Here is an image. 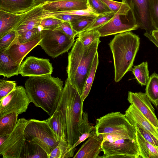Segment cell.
<instances>
[{
	"label": "cell",
	"instance_id": "obj_2",
	"mask_svg": "<svg viewBox=\"0 0 158 158\" xmlns=\"http://www.w3.org/2000/svg\"><path fill=\"white\" fill-rule=\"evenodd\" d=\"M51 75L30 77L25 83L31 102L42 108L50 116L56 110L63 85L60 78Z\"/></svg>",
	"mask_w": 158,
	"mask_h": 158
},
{
	"label": "cell",
	"instance_id": "obj_39",
	"mask_svg": "<svg viewBox=\"0 0 158 158\" xmlns=\"http://www.w3.org/2000/svg\"><path fill=\"white\" fill-rule=\"evenodd\" d=\"M16 86L15 81L0 80V100L13 91Z\"/></svg>",
	"mask_w": 158,
	"mask_h": 158
},
{
	"label": "cell",
	"instance_id": "obj_43",
	"mask_svg": "<svg viewBox=\"0 0 158 158\" xmlns=\"http://www.w3.org/2000/svg\"><path fill=\"white\" fill-rule=\"evenodd\" d=\"M95 17L88 18L71 23L72 28L77 34L83 31L92 22Z\"/></svg>",
	"mask_w": 158,
	"mask_h": 158
},
{
	"label": "cell",
	"instance_id": "obj_18",
	"mask_svg": "<svg viewBox=\"0 0 158 158\" xmlns=\"http://www.w3.org/2000/svg\"><path fill=\"white\" fill-rule=\"evenodd\" d=\"M44 10L71 11L85 10L89 8L87 0H60L42 3Z\"/></svg>",
	"mask_w": 158,
	"mask_h": 158
},
{
	"label": "cell",
	"instance_id": "obj_50",
	"mask_svg": "<svg viewBox=\"0 0 158 158\" xmlns=\"http://www.w3.org/2000/svg\"><path fill=\"white\" fill-rule=\"evenodd\" d=\"M60 0H35V2L36 5L40 4V3H43L45 2H51L54 1H58Z\"/></svg>",
	"mask_w": 158,
	"mask_h": 158
},
{
	"label": "cell",
	"instance_id": "obj_52",
	"mask_svg": "<svg viewBox=\"0 0 158 158\" xmlns=\"http://www.w3.org/2000/svg\"><path fill=\"white\" fill-rule=\"evenodd\" d=\"M157 105H158V103H157Z\"/></svg>",
	"mask_w": 158,
	"mask_h": 158
},
{
	"label": "cell",
	"instance_id": "obj_41",
	"mask_svg": "<svg viewBox=\"0 0 158 158\" xmlns=\"http://www.w3.org/2000/svg\"><path fill=\"white\" fill-rule=\"evenodd\" d=\"M63 21L52 17L46 18L42 19L40 26L43 30H54Z\"/></svg>",
	"mask_w": 158,
	"mask_h": 158
},
{
	"label": "cell",
	"instance_id": "obj_7",
	"mask_svg": "<svg viewBox=\"0 0 158 158\" xmlns=\"http://www.w3.org/2000/svg\"><path fill=\"white\" fill-rule=\"evenodd\" d=\"M39 45L48 56L53 58L66 52L73 46L74 40L56 30H44Z\"/></svg>",
	"mask_w": 158,
	"mask_h": 158
},
{
	"label": "cell",
	"instance_id": "obj_10",
	"mask_svg": "<svg viewBox=\"0 0 158 158\" xmlns=\"http://www.w3.org/2000/svg\"><path fill=\"white\" fill-rule=\"evenodd\" d=\"M31 102L25 89L21 85L16 86L8 95L0 100V118L9 113L25 112Z\"/></svg>",
	"mask_w": 158,
	"mask_h": 158
},
{
	"label": "cell",
	"instance_id": "obj_25",
	"mask_svg": "<svg viewBox=\"0 0 158 158\" xmlns=\"http://www.w3.org/2000/svg\"><path fill=\"white\" fill-rule=\"evenodd\" d=\"M18 115L15 112L0 118V136L9 135L13 131L17 124Z\"/></svg>",
	"mask_w": 158,
	"mask_h": 158
},
{
	"label": "cell",
	"instance_id": "obj_13",
	"mask_svg": "<svg viewBox=\"0 0 158 158\" xmlns=\"http://www.w3.org/2000/svg\"><path fill=\"white\" fill-rule=\"evenodd\" d=\"M132 10L136 23L139 28L151 32L155 30L149 13L150 0H121Z\"/></svg>",
	"mask_w": 158,
	"mask_h": 158
},
{
	"label": "cell",
	"instance_id": "obj_49",
	"mask_svg": "<svg viewBox=\"0 0 158 158\" xmlns=\"http://www.w3.org/2000/svg\"><path fill=\"white\" fill-rule=\"evenodd\" d=\"M151 34L154 39L158 43V30H153L151 31Z\"/></svg>",
	"mask_w": 158,
	"mask_h": 158
},
{
	"label": "cell",
	"instance_id": "obj_3",
	"mask_svg": "<svg viewBox=\"0 0 158 158\" xmlns=\"http://www.w3.org/2000/svg\"><path fill=\"white\" fill-rule=\"evenodd\" d=\"M100 42V39H97L85 47L77 38L69 53L68 78L81 96Z\"/></svg>",
	"mask_w": 158,
	"mask_h": 158
},
{
	"label": "cell",
	"instance_id": "obj_26",
	"mask_svg": "<svg viewBox=\"0 0 158 158\" xmlns=\"http://www.w3.org/2000/svg\"><path fill=\"white\" fill-rule=\"evenodd\" d=\"M145 94L156 107L158 106V74L155 73L149 77L146 85Z\"/></svg>",
	"mask_w": 158,
	"mask_h": 158
},
{
	"label": "cell",
	"instance_id": "obj_32",
	"mask_svg": "<svg viewBox=\"0 0 158 158\" xmlns=\"http://www.w3.org/2000/svg\"><path fill=\"white\" fill-rule=\"evenodd\" d=\"M19 34L15 30L9 32L0 38V52L10 48L18 39Z\"/></svg>",
	"mask_w": 158,
	"mask_h": 158
},
{
	"label": "cell",
	"instance_id": "obj_15",
	"mask_svg": "<svg viewBox=\"0 0 158 158\" xmlns=\"http://www.w3.org/2000/svg\"><path fill=\"white\" fill-rule=\"evenodd\" d=\"M42 5H37L24 13L14 29L19 34L40 27L43 10Z\"/></svg>",
	"mask_w": 158,
	"mask_h": 158
},
{
	"label": "cell",
	"instance_id": "obj_45",
	"mask_svg": "<svg viewBox=\"0 0 158 158\" xmlns=\"http://www.w3.org/2000/svg\"><path fill=\"white\" fill-rule=\"evenodd\" d=\"M98 136L102 139V143L105 142H113L117 140L123 139H131L129 137L125 135L115 133L106 134L101 135Z\"/></svg>",
	"mask_w": 158,
	"mask_h": 158
},
{
	"label": "cell",
	"instance_id": "obj_19",
	"mask_svg": "<svg viewBox=\"0 0 158 158\" xmlns=\"http://www.w3.org/2000/svg\"><path fill=\"white\" fill-rule=\"evenodd\" d=\"M124 115L129 122L138 123L158 139V129L155 127L135 106L131 104L125 111Z\"/></svg>",
	"mask_w": 158,
	"mask_h": 158
},
{
	"label": "cell",
	"instance_id": "obj_8",
	"mask_svg": "<svg viewBox=\"0 0 158 158\" xmlns=\"http://www.w3.org/2000/svg\"><path fill=\"white\" fill-rule=\"evenodd\" d=\"M101 158H139V151L136 139H121L113 142L102 143Z\"/></svg>",
	"mask_w": 158,
	"mask_h": 158
},
{
	"label": "cell",
	"instance_id": "obj_4",
	"mask_svg": "<svg viewBox=\"0 0 158 158\" xmlns=\"http://www.w3.org/2000/svg\"><path fill=\"white\" fill-rule=\"evenodd\" d=\"M139 44V36L131 31L117 34L110 41L109 45L113 58L116 82L131 70Z\"/></svg>",
	"mask_w": 158,
	"mask_h": 158
},
{
	"label": "cell",
	"instance_id": "obj_23",
	"mask_svg": "<svg viewBox=\"0 0 158 158\" xmlns=\"http://www.w3.org/2000/svg\"><path fill=\"white\" fill-rule=\"evenodd\" d=\"M136 136L139 149V158H158L157 147L145 139L137 130Z\"/></svg>",
	"mask_w": 158,
	"mask_h": 158
},
{
	"label": "cell",
	"instance_id": "obj_42",
	"mask_svg": "<svg viewBox=\"0 0 158 158\" xmlns=\"http://www.w3.org/2000/svg\"><path fill=\"white\" fill-rule=\"evenodd\" d=\"M54 30L59 31L73 40H74L77 35L73 29L71 23L67 21H63Z\"/></svg>",
	"mask_w": 158,
	"mask_h": 158
},
{
	"label": "cell",
	"instance_id": "obj_44",
	"mask_svg": "<svg viewBox=\"0 0 158 158\" xmlns=\"http://www.w3.org/2000/svg\"><path fill=\"white\" fill-rule=\"evenodd\" d=\"M51 17L57 18L64 21L69 22L71 23H72L81 19L91 17L83 16L69 14L60 15L52 16Z\"/></svg>",
	"mask_w": 158,
	"mask_h": 158
},
{
	"label": "cell",
	"instance_id": "obj_48",
	"mask_svg": "<svg viewBox=\"0 0 158 158\" xmlns=\"http://www.w3.org/2000/svg\"><path fill=\"white\" fill-rule=\"evenodd\" d=\"M144 35L148 38L158 48V43L152 36L150 32H146Z\"/></svg>",
	"mask_w": 158,
	"mask_h": 158
},
{
	"label": "cell",
	"instance_id": "obj_22",
	"mask_svg": "<svg viewBox=\"0 0 158 158\" xmlns=\"http://www.w3.org/2000/svg\"><path fill=\"white\" fill-rule=\"evenodd\" d=\"M20 64L16 63L5 52H0V75L7 78L18 75Z\"/></svg>",
	"mask_w": 158,
	"mask_h": 158
},
{
	"label": "cell",
	"instance_id": "obj_14",
	"mask_svg": "<svg viewBox=\"0 0 158 158\" xmlns=\"http://www.w3.org/2000/svg\"><path fill=\"white\" fill-rule=\"evenodd\" d=\"M127 100L131 104L135 106L152 125L158 129V119L156 116L155 109L145 93L129 91Z\"/></svg>",
	"mask_w": 158,
	"mask_h": 158
},
{
	"label": "cell",
	"instance_id": "obj_37",
	"mask_svg": "<svg viewBox=\"0 0 158 158\" xmlns=\"http://www.w3.org/2000/svg\"><path fill=\"white\" fill-rule=\"evenodd\" d=\"M43 30L40 26L19 34L18 40L21 43L31 41L40 36Z\"/></svg>",
	"mask_w": 158,
	"mask_h": 158
},
{
	"label": "cell",
	"instance_id": "obj_11",
	"mask_svg": "<svg viewBox=\"0 0 158 158\" xmlns=\"http://www.w3.org/2000/svg\"><path fill=\"white\" fill-rule=\"evenodd\" d=\"M139 28L133 11L131 9L125 14L115 13L114 17L108 22L95 29L97 30L101 37L131 31Z\"/></svg>",
	"mask_w": 158,
	"mask_h": 158
},
{
	"label": "cell",
	"instance_id": "obj_12",
	"mask_svg": "<svg viewBox=\"0 0 158 158\" xmlns=\"http://www.w3.org/2000/svg\"><path fill=\"white\" fill-rule=\"evenodd\" d=\"M53 69L49 59L30 56L21 64L19 73L23 77L43 76L51 74Z\"/></svg>",
	"mask_w": 158,
	"mask_h": 158
},
{
	"label": "cell",
	"instance_id": "obj_24",
	"mask_svg": "<svg viewBox=\"0 0 158 158\" xmlns=\"http://www.w3.org/2000/svg\"><path fill=\"white\" fill-rule=\"evenodd\" d=\"M48 158L46 152L39 145L25 140L19 158Z\"/></svg>",
	"mask_w": 158,
	"mask_h": 158
},
{
	"label": "cell",
	"instance_id": "obj_17",
	"mask_svg": "<svg viewBox=\"0 0 158 158\" xmlns=\"http://www.w3.org/2000/svg\"><path fill=\"white\" fill-rule=\"evenodd\" d=\"M102 139L96 132L88 138L82 145L74 158H100L99 154L102 151Z\"/></svg>",
	"mask_w": 158,
	"mask_h": 158
},
{
	"label": "cell",
	"instance_id": "obj_28",
	"mask_svg": "<svg viewBox=\"0 0 158 158\" xmlns=\"http://www.w3.org/2000/svg\"><path fill=\"white\" fill-rule=\"evenodd\" d=\"M131 71L140 84L142 86L146 85L150 77L147 62H142L139 64L134 66Z\"/></svg>",
	"mask_w": 158,
	"mask_h": 158
},
{
	"label": "cell",
	"instance_id": "obj_20",
	"mask_svg": "<svg viewBox=\"0 0 158 158\" xmlns=\"http://www.w3.org/2000/svg\"><path fill=\"white\" fill-rule=\"evenodd\" d=\"M35 0H0V9L15 14H23L36 5Z\"/></svg>",
	"mask_w": 158,
	"mask_h": 158
},
{
	"label": "cell",
	"instance_id": "obj_16",
	"mask_svg": "<svg viewBox=\"0 0 158 158\" xmlns=\"http://www.w3.org/2000/svg\"><path fill=\"white\" fill-rule=\"evenodd\" d=\"M44 35L43 30L40 36L31 41L21 43L19 42L18 39L10 48L4 52L16 63L21 65L26 56L35 47L39 45Z\"/></svg>",
	"mask_w": 158,
	"mask_h": 158
},
{
	"label": "cell",
	"instance_id": "obj_31",
	"mask_svg": "<svg viewBox=\"0 0 158 158\" xmlns=\"http://www.w3.org/2000/svg\"><path fill=\"white\" fill-rule=\"evenodd\" d=\"M69 14L73 15L83 16L89 17H95L97 15L93 13L89 8L85 10H74L71 11H51L43 10L40 19L51 17L60 15Z\"/></svg>",
	"mask_w": 158,
	"mask_h": 158
},
{
	"label": "cell",
	"instance_id": "obj_27",
	"mask_svg": "<svg viewBox=\"0 0 158 158\" xmlns=\"http://www.w3.org/2000/svg\"><path fill=\"white\" fill-rule=\"evenodd\" d=\"M46 120L59 142L61 139H66L64 127L57 110H56L53 115Z\"/></svg>",
	"mask_w": 158,
	"mask_h": 158
},
{
	"label": "cell",
	"instance_id": "obj_33",
	"mask_svg": "<svg viewBox=\"0 0 158 158\" xmlns=\"http://www.w3.org/2000/svg\"><path fill=\"white\" fill-rule=\"evenodd\" d=\"M83 45L87 46L91 44L94 41L100 39L101 35L98 31L96 29L81 32L77 35Z\"/></svg>",
	"mask_w": 158,
	"mask_h": 158
},
{
	"label": "cell",
	"instance_id": "obj_6",
	"mask_svg": "<svg viewBox=\"0 0 158 158\" xmlns=\"http://www.w3.org/2000/svg\"><path fill=\"white\" fill-rule=\"evenodd\" d=\"M95 128L98 136L115 133L125 135L131 139H136L135 128L120 112L109 113L97 119Z\"/></svg>",
	"mask_w": 158,
	"mask_h": 158
},
{
	"label": "cell",
	"instance_id": "obj_1",
	"mask_svg": "<svg viewBox=\"0 0 158 158\" xmlns=\"http://www.w3.org/2000/svg\"><path fill=\"white\" fill-rule=\"evenodd\" d=\"M83 103L81 96L67 78L56 110L59 113L70 149L82 134Z\"/></svg>",
	"mask_w": 158,
	"mask_h": 158
},
{
	"label": "cell",
	"instance_id": "obj_47",
	"mask_svg": "<svg viewBox=\"0 0 158 158\" xmlns=\"http://www.w3.org/2000/svg\"><path fill=\"white\" fill-rule=\"evenodd\" d=\"M96 133L95 128L90 132H85L79 137L78 140L73 145L70 149V150L72 153L74 155V152L76 150L75 147L78 145L80 143L85 140L86 139L89 137L92 134Z\"/></svg>",
	"mask_w": 158,
	"mask_h": 158
},
{
	"label": "cell",
	"instance_id": "obj_9",
	"mask_svg": "<svg viewBox=\"0 0 158 158\" xmlns=\"http://www.w3.org/2000/svg\"><path fill=\"white\" fill-rule=\"evenodd\" d=\"M28 122L24 118L18 120L14 130L0 145V154L3 158H19L25 141L24 131Z\"/></svg>",
	"mask_w": 158,
	"mask_h": 158
},
{
	"label": "cell",
	"instance_id": "obj_30",
	"mask_svg": "<svg viewBox=\"0 0 158 158\" xmlns=\"http://www.w3.org/2000/svg\"><path fill=\"white\" fill-rule=\"evenodd\" d=\"M98 63V52H97L95 54L90 69L87 76L84 91L81 96L82 101L83 102L85 99L88 96L91 90Z\"/></svg>",
	"mask_w": 158,
	"mask_h": 158
},
{
	"label": "cell",
	"instance_id": "obj_34",
	"mask_svg": "<svg viewBox=\"0 0 158 158\" xmlns=\"http://www.w3.org/2000/svg\"><path fill=\"white\" fill-rule=\"evenodd\" d=\"M115 14L114 12H111L98 15L95 17L92 22L83 31L95 29L102 26L111 19Z\"/></svg>",
	"mask_w": 158,
	"mask_h": 158
},
{
	"label": "cell",
	"instance_id": "obj_46",
	"mask_svg": "<svg viewBox=\"0 0 158 158\" xmlns=\"http://www.w3.org/2000/svg\"><path fill=\"white\" fill-rule=\"evenodd\" d=\"M83 122L82 123V134L85 132L90 133L95 128L90 125L89 122L88 114L85 112H83L82 114Z\"/></svg>",
	"mask_w": 158,
	"mask_h": 158
},
{
	"label": "cell",
	"instance_id": "obj_38",
	"mask_svg": "<svg viewBox=\"0 0 158 158\" xmlns=\"http://www.w3.org/2000/svg\"><path fill=\"white\" fill-rule=\"evenodd\" d=\"M130 123L145 139L154 146H157L158 139L152 134L138 123L134 122Z\"/></svg>",
	"mask_w": 158,
	"mask_h": 158
},
{
	"label": "cell",
	"instance_id": "obj_51",
	"mask_svg": "<svg viewBox=\"0 0 158 158\" xmlns=\"http://www.w3.org/2000/svg\"><path fill=\"white\" fill-rule=\"evenodd\" d=\"M157 149H158V145L157 146Z\"/></svg>",
	"mask_w": 158,
	"mask_h": 158
},
{
	"label": "cell",
	"instance_id": "obj_40",
	"mask_svg": "<svg viewBox=\"0 0 158 158\" xmlns=\"http://www.w3.org/2000/svg\"><path fill=\"white\" fill-rule=\"evenodd\" d=\"M149 13L153 27L158 30V0H150Z\"/></svg>",
	"mask_w": 158,
	"mask_h": 158
},
{
	"label": "cell",
	"instance_id": "obj_5",
	"mask_svg": "<svg viewBox=\"0 0 158 158\" xmlns=\"http://www.w3.org/2000/svg\"><path fill=\"white\" fill-rule=\"evenodd\" d=\"M24 134L25 140L40 145L48 155L59 144L56 135L46 120L30 119L25 128Z\"/></svg>",
	"mask_w": 158,
	"mask_h": 158
},
{
	"label": "cell",
	"instance_id": "obj_21",
	"mask_svg": "<svg viewBox=\"0 0 158 158\" xmlns=\"http://www.w3.org/2000/svg\"><path fill=\"white\" fill-rule=\"evenodd\" d=\"M23 14H14L0 9V38L14 30Z\"/></svg>",
	"mask_w": 158,
	"mask_h": 158
},
{
	"label": "cell",
	"instance_id": "obj_36",
	"mask_svg": "<svg viewBox=\"0 0 158 158\" xmlns=\"http://www.w3.org/2000/svg\"><path fill=\"white\" fill-rule=\"evenodd\" d=\"M89 8L97 15L112 11L102 0H87Z\"/></svg>",
	"mask_w": 158,
	"mask_h": 158
},
{
	"label": "cell",
	"instance_id": "obj_29",
	"mask_svg": "<svg viewBox=\"0 0 158 158\" xmlns=\"http://www.w3.org/2000/svg\"><path fill=\"white\" fill-rule=\"evenodd\" d=\"M66 139L60 140L58 145L48 155V158H68L73 157Z\"/></svg>",
	"mask_w": 158,
	"mask_h": 158
},
{
	"label": "cell",
	"instance_id": "obj_35",
	"mask_svg": "<svg viewBox=\"0 0 158 158\" xmlns=\"http://www.w3.org/2000/svg\"><path fill=\"white\" fill-rule=\"evenodd\" d=\"M110 9L115 13L125 14L130 10V7L126 3L113 0H102Z\"/></svg>",
	"mask_w": 158,
	"mask_h": 158
}]
</instances>
